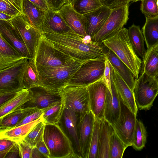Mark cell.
<instances>
[{
	"mask_svg": "<svg viewBox=\"0 0 158 158\" xmlns=\"http://www.w3.org/2000/svg\"><path fill=\"white\" fill-rule=\"evenodd\" d=\"M42 34L55 48L82 63L106 57L107 48L88 35L82 36L72 30L63 34L42 32Z\"/></svg>",
	"mask_w": 158,
	"mask_h": 158,
	"instance_id": "obj_1",
	"label": "cell"
},
{
	"mask_svg": "<svg viewBox=\"0 0 158 158\" xmlns=\"http://www.w3.org/2000/svg\"><path fill=\"white\" fill-rule=\"evenodd\" d=\"M102 43L126 65L136 79L138 78L142 61L132 46L127 29L123 27Z\"/></svg>",
	"mask_w": 158,
	"mask_h": 158,
	"instance_id": "obj_2",
	"label": "cell"
},
{
	"mask_svg": "<svg viewBox=\"0 0 158 158\" xmlns=\"http://www.w3.org/2000/svg\"><path fill=\"white\" fill-rule=\"evenodd\" d=\"M43 140L50 158H77L70 140L58 124H45Z\"/></svg>",
	"mask_w": 158,
	"mask_h": 158,
	"instance_id": "obj_3",
	"label": "cell"
},
{
	"mask_svg": "<svg viewBox=\"0 0 158 158\" xmlns=\"http://www.w3.org/2000/svg\"><path fill=\"white\" fill-rule=\"evenodd\" d=\"M83 63L73 59L60 66L39 71L40 84L48 89L59 90L69 84Z\"/></svg>",
	"mask_w": 158,
	"mask_h": 158,
	"instance_id": "obj_4",
	"label": "cell"
},
{
	"mask_svg": "<svg viewBox=\"0 0 158 158\" xmlns=\"http://www.w3.org/2000/svg\"><path fill=\"white\" fill-rule=\"evenodd\" d=\"M73 59L55 48L42 35L34 58L38 72L60 66Z\"/></svg>",
	"mask_w": 158,
	"mask_h": 158,
	"instance_id": "obj_5",
	"label": "cell"
},
{
	"mask_svg": "<svg viewBox=\"0 0 158 158\" xmlns=\"http://www.w3.org/2000/svg\"><path fill=\"white\" fill-rule=\"evenodd\" d=\"M65 107L73 110L77 116L91 111L87 86L68 85L59 90Z\"/></svg>",
	"mask_w": 158,
	"mask_h": 158,
	"instance_id": "obj_6",
	"label": "cell"
},
{
	"mask_svg": "<svg viewBox=\"0 0 158 158\" xmlns=\"http://www.w3.org/2000/svg\"><path fill=\"white\" fill-rule=\"evenodd\" d=\"M134 93L138 109L149 110L158 95V82L143 72L136 80Z\"/></svg>",
	"mask_w": 158,
	"mask_h": 158,
	"instance_id": "obj_7",
	"label": "cell"
},
{
	"mask_svg": "<svg viewBox=\"0 0 158 158\" xmlns=\"http://www.w3.org/2000/svg\"><path fill=\"white\" fill-rule=\"evenodd\" d=\"M106 58L83 63L68 85L88 86L102 80L104 75Z\"/></svg>",
	"mask_w": 158,
	"mask_h": 158,
	"instance_id": "obj_8",
	"label": "cell"
},
{
	"mask_svg": "<svg viewBox=\"0 0 158 158\" xmlns=\"http://www.w3.org/2000/svg\"><path fill=\"white\" fill-rule=\"evenodd\" d=\"M119 96L120 114L117 120L111 125L115 132L127 147L132 146L136 115L126 105L119 95Z\"/></svg>",
	"mask_w": 158,
	"mask_h": 158,
	"instance_id": "obj_9",
	"label": "cell"
},
{
	"mask_svg": "<svg viewBox=\"0 0 158 158\" xmlns=\"http://www.w3.org/2000/svg\"><path fill=\"white\" fill-rule=\"evenodd\" d=\"M129 4L112 9L104 25L95 35L91 37L94 41L102 42L123 28L128 19Z\"/></svg>",
	"mask_w": 158,
	"mask_h": 158,
	"instance_id": "obj_10",
	"label": "cell"
},
{
	"mask_svg": "<svg viewBox=\"0 0 158 158\" xmlns=\"http://www.w3.org/2000/svg\"><path fill=\"white\" fill-rule=\"evenodd\" d=\"M10 22L25 44L31 58L34 59L42 32L30 25L22 15L13 17Z\"/></svg>",
	"mask_w": 158,
	"mask_h": 158,
	"instance_id": "obj_11",
	"label": "cell"
},
{
	"mask_svg": "<svg viewBox=\"0 0 158 158\" xmlns=\"http://www.w3.org/2000/svg\"><path fill=\"white\" fill-rule=\"evenodd\" d=\"M27 59L0 71V93L19 91L23 89V75Z\"/></svg>",
	"mask_w": 158,
	"mask_h": 158,
	"instance_id": "obj_12",
	"label": "cell"
},
{
	"mask_svg": "<svg viewBox=\"0 0 158 158\" xmlns=\"http://www.w3.org/2000/svg\"><path fill=\"white\" fill-rule=\"evenodd\" d=\"M28 90L32 98L23 106L24 107H35L42 109L63 99L59 90L49 89L41 85L32 86Z\"/></svg>",
	"mask_w": 158,
	"mask_h": 158,
	"instance_id": "obj_13",
	"label": "cell"
},
{
	"mask_svg": "<svg viewBox=\"0 0 158 158\" xmlns=\"http://www.w3.org/2000/svg\"><path fill=\"white\" fill-rule=\"evenodd\" d=\"M95 120L91 111L77 116V131L82 158L88 157Z\"/></svg>",
	"mask_w": 158,
	"mask_h": 158,
	"instance_id": "obj_14",
	"label": "cell"
},
{
	"mask_svg": "<svg viewBox=\"0 0 158 158\" xmlns=\"http://www.w3.org/2000/svg\"><path fill=\"white\" fill-rule=\"evenodd\" d=\"M91 111L95 118H104L105 101L108 88L102 79L87 86Z\"/></svg>",
	"mask_w": 158,
	"mask_h": 158,
	"instance_id": "obj_15",
	"label": "cell"
},
{
	"mask_svg": "<svg viewBox=\"0 0 158 158\" xmlns=\"http://www.w3.org/2000/svg\"><path fill=\"white\" fill-rule=\"evenodd\" d=\"M58 11L67 24L74 32L82 36H88L84 15L76 11L70 2L65 4Z\"/></svg>",
	"mask_w": 158,
	"mask_h": 158,
	"instance_id": "obj_16",
	"label": "cell"
},
{
	"mask_svg": "<svg viewBox=\"0 0 158 158\" xmlns=\"http://www.w3.org/2000/svg\"><path fill=\"white\" fill-rule=\"evenodd\" d=\"M62 118L65 128L64 131L72 143L77 158H82L78 135L76 113L72 110L65 107Z\"/></svg>",
	"mask_w": 158,
	"mask_h": 158,
	"instance_id": "obj_17",
	"label": "cell"
},
{
	"mask_svg": "<svg viewBox=\"0 0 158 158\" xmlns=\"http://www.w3.org/2000/svg\"><path fill=\"white\" fill-rule=\"evenodd\" d=\"M112 9L102 6L97 10L84 15L87 34L91 37L102 28L111 14Z\"/></svg>",
	"mask_w": 158,
	"mask_h": 158,
	"instance_id": "obj_18",
	"label": "cell"
},
{
	"mask_svg": "<svg viewBox=\"0 0 158 158\" xmlns=\"http://www.w3.org/2000/svg\"><path fill=\"white\" fill-rule=\"evenodd\" d=\"M111 78L120 97L131 111L137 115L138 109L133 91L110 64Z\"/></svg>",
	"mask_w": 158,
	"mask_h": 158,
	"instance_id": "obj_19",
	"label": "cell"
},
{
	"mask_svg": "<svg viewBox=\"0 0 158 158\" xmlns=\"http://www.w3.org/2000/svg\"><path fill=\"white\" fill-rule=\"evenodd\" d=\"M0 34L22 56L27 58H31L26 47L10 21L0 20Z\"/></svg>",
	"mask_w": 158,
	"mask_h": 158,
	"instance_id": "obj_20",
	"label": "cell"
},
{
	"mask_svg": "<svg viewBox=\"0 0 158 158\" xmlns=\"http://www.w3.org/2000/svg\"><path fill=\"white\" fill-rule=\"evenodd\" d=\"M111 92L108 90L105 101L104 119L111 124L118 118L120 112V103L118 93L111 78Z\"/></svg>",
	"mask_w": 158,
	"mask_h": 158,
	"instance_id": "obj_21",
	"label": "cell"
},
{
	"mask_svg": "<svg viewBox=\"0 0 158 158\" xmlns=\"http://www.w3.org/2000/svg\"><path fill=\"white\" fill-rule=\"evenodd\" d=\"M72 30L58 11L49 8L45 12L41 32L63 34Z\"/></svg>",
	"mask_w": 158,
	"mask_h": 158,
	"instance_id": "obj_22",
	"label": "cell"
},
{
	"mask_svg": "<svg viewBox=\"0 0 158 158\" xmlns=\"http://www.w3.org/2000/svg\"><path fill=\"white\" fill-rule=\"evenodd\" d=\"M106 57L111 65L134 92L137 79L130 69L113 52L107 48Z\"/></svg>",
	"mask_w": 158,
	"mask_h": 158,
	"instance_id": "obj_23",
	"label": "cell"
},
{
	"mask_svg": "<svg viewBox=\"0 0 158 158\" xmlns=\"http://www.w3.org/2000/svg\"><path fill=\"white\" fill-rule=\"evenodd\" d=\"M45 12L40 9L28 0H23L22 16L32 26L40 31Z\"/></svg>",
	"mask_w": 158,
	"mask_h": 158,
	"instance_id": "obj_24",
	"label": "cell"
},
{
	"mask_svg": "<svg viewBox=\"0 0 158 158\" xmlns=\"http://www.w3.org/2000/svg\"><path fill=\"white\" fill-rule=\"evenodd\" d=\"M32 98L28 89H22L12 98L0 106V118L22 107Z\"/></svg>",
	"mask_w": 158,
	"mask_h": 158,
	"instance_id": "obj_25",
	"label": "cell"
},
{
	"mask_svg": "<svg viewBox=\"0 0 158 158\" xmlns=\"http://www.w3.org/2000/svg\"><path fill=\"white\" fill-rule=\"evenodd\" d=\"M145 17L142 31L147 47V54L158 44V16Z\"/></svg>",
	"mask_w": 158,
	"mask_h": 158,
	"instance_id": "obj_26",
	"label": "cell"
},
{
	"mask_svg": "<svg viewBox=\"0 0 158 158\" xmlns=\"http://www.w3.org/2000/svg\"><path fill=\"white\" fill-rule=\"evenodd\" d=\"M43 121L42 115L37 120L10 129L0 131V139L17 142L24 138L40 122Z\"/></svg>",
	"mask_w": 158,
	"mask_h": 158,
	"instance_id": "obj_27",
	"label": "cell"
},
{
	"mask_svg": "<svg viewBox=\"0 0 158 158\" xmlns=\"http://www.w3.org/2000/svg\"><path fill=\"white\" fill-rule=\"evenodd\" d=\"M39 109L36 107H22L0 118V131L16 127L17 124L27 116Z\"/></svg>",
	"mask_w": 158,
	"mask_h": 158,
	"instance_id": "obj_28",
	"label": "cell"
},
{
	"mask_svg": "<svg viewBox=\"0 0 158 158\" xmlns=\"http://www.w3.org/2000/svg\"><path fill=\"white\" fill-rule=\"evenodd\" d=\"M114 131L111 124L102 120L98 158H109L111 139Z\"/></svg>",
	"mask_w": 158,
	"mask_h": 158,
	"instance_id": "obj_29",
	"label": "cell"
},
{
	"mask_svg": "<svg viewBox=\"0 0 158 158\" xmlns=\"http://www.w3.org/2000/svg\"><path fill=\"white\" fill-rule=\"evenodd\" d=\"M129 40L135 53L142 59L145 58L147 50L144 47L145 40L142 31L139 26L133 24L128 29Z\"/></svg>",
	"mask_w": 158,
	"mask_h": 158,
	"instance_id": "obj_30",
	"label": "cell"
},
{
	"mask_svg": "<svg viewBox=\"0 0 158 158\" xmlns=\"http://www.w3.org/2000/svg\"><path fill=\"white\" fill-rule=\"evenodd\" d=\"M40 85L38 72L34 59L27 58L23 75L22 85L23 89Z\"/></svg>",
	"mask_w": 158,
	"mask_h": 158,
	"instance_id": "obj_31",
	"label": "cell"
},
{
	"mask_svg": "<svg viewBox=\"0 0 158 158\" xmlns=\"http://www.w3.org/2000/svg\"><path fill=\"white\" fill-rule=\"evenodd\" d=\"M65 108L64 100L43 108V121L45 124H58L62 118Z\"/></svg>",
	"mask_w": 158,
	"mask_h": 158,
	"instance_id": "obj_32",
	"label": "cell"
},
{
	"mask_svg": "<svg viewBox=\"0 0 158 158\" xmlns=\"http://www.w3.org/2000/svg\"><path fill=\"white\" fill-rule=\"evenodd\" d=\"M143 72L155 78L158 74V52L154 48L146 54Z\"/></svg>",
	"mask_w": 158,
	"mask_h": 158,
	"instance_id": "obj_33",
	"label": "cell"
},
{
	"mask_svg": "<svg viewBox=\"0 0 158 158\" xmlns=\"http://www.w3.org/2000/svg\"><path fill=\"white\" fill-rule=\"evenodd\" d=\"M70 2L76 11L83 15L92 12L103 6L100 0H73Z\"/></svg>",
	"mask_w": 158,
	"mask_h": 158,
	"instance_id": "obj_34",
	"label": "cell"
},
{
	"mask_svg": "<svg viewBox=\"0 0 158 158\" xmlns=\"http://www.w3.org/2000/svg\"><path fill=\"white\" fill-rule=\"evenodd\" d=\"M23 0H0V12L13 17L23 15Z\"/></svg>",
	"mask_w": 158,
	"mask_h": 158,
	"instance_id": "obj_35",
	"label": "cell"
},
{
	"mask_svg": "<svg viewBox=\"0 0 158 158\" xmlns=\"http://www.w3.org/2000/svg\"><path fill=\"white\" fill-rule=\"evenodd\" d=\"M146 139L145 127L140 120L137 119L131 146L136 150H141L145 147Z\"/></svg>",
	"mask_w": 158,
	"mask_h": 158,
	"instance_id": "obj_36",
	"label": "cell"
},
{
	"mask_svg": "<svg viewBox=\"0 0 158 158\" xmlns=\"http://www.w3.org/2000/svg\"><path fill=\"white\" fill-rule=\"evenodd\" d=\"M102 120L95 118L88 158H98Z\"/></svg>",
	"mask_w": 158,
	"mask_h": 158,
	"instance_id": "obj_37",
	"label": "cell"
},
{
	"mask_svg": "<svg viewBox=\"0 0 158 158\" xmlns=\"http://www.w3.org/2000/svg\"><path fill=\"white\" fill-rule=\"evenodd\" d=\"M127 147L114 131L111 140L109 158H122Z\"/></svg>",
	"mask_w": 158,
	"mask_h": 158,
	"instance_id": "obj_38",
	"label": "cell"
},
{
	"mask_svg": "<svg viewBox=\"0 0 158 158\" xmlns=\"http://www.w3.org/2000/svg\"><path fill=\"white\" fill-rule=\"evenodd\" d=\"M45 125L43 121L39 123L24 139L32 147L35 146L38 142L43 140Z\"/></svg>",
	"mask_w": 158,
	"mask_h": 158,
	"instance_id": "obj_39",
	"label": "cell"
},
{
	"mask_svg": "<svg viewBox=\"0 0 158 158\" xmlns=\"http://www.w3.org/2000/svg\"><path fill=\"white\" fill-rule=\"evenodd\" d=\"M140 10L145 17L158 16V6L156 0H142Z\"/></svg>",
	"mask_w": 158,
	"mask_h": 158,
	"instance_id": "obj_40",
	"label": "cell"
},
{
	"mask_svg": "<svg viewBox=\"0 0 158 158\" xmlns=\"http://www.w3.org/2000/svg\"><path fill=\"white\" fill-rule=\"evenodd\" d=\"M0 56L6 58H14L23 56L7 42L1 34Z\"/></svg>",
	"mask_w": 158,
	"mask_h": 158,
	"instance_id": "obj_41",
	"label": "cell"
},
{
	"mask_svg": "<svg viewBox=\"0 0 158 158\" xmlns=\"http://www.w3.org/2000/svg\"><path fill=\"white\" fill-rule=\"evenodd\" d=\"M16 143V142L9 139H0V158H5Z\"/></svg>",
	"mask_w": 158,
	"mask_h": 158,
	"instance_id": "obj_42",
	"label": "cell"
},
{
	"mask_svg": "<svg viewBox=\"0 0 158 158\" xmlns=\"http://www.w3.org/2000/svg\"><path fill=\"white\" fill-rule=\"evenodd\" d=\"M16 143L19 147L20 157L22 158H31V152L33 147L24 139Z\"/></svg>",
	"mask_w": 158,
	"mask_h": 158,
	"instance_id": "obj_43",
	"label": "cell"
},
{
	"mask_svg": "<svg viewBox=\"0 0 158 158\" xmlns=\"http://www.w3.org/2000/svg\"><path fill=\"white\" fill-rule=\"evenodd\" d=\"M25 58H27L23 56L6 58L0 56V71L10 67Z\"/></svg>",
	"mask_w": 158,
	"mask_h": 158,
	"instance_id": "obj_44",
	"label": "cell"
},
{
	"mask_svg": "<svg viewBox=\"0 0 158 158\" xmlns=\"http://www.w3.org/2000/svg\"><path fill=\"white\" fill-rule=\"evenodd\" d=\"M44 109H38L32 112L19 122L16 127L30 123L37 120L42 115Z\"/></svg>",
	"mask_w": 158,
	"mask_h": 158,
	"instance_id": "obj_45",
	"label": "cell"
},
{
	"mask_svg": "<svg viewBox=\"0 0 158 158\" xmlns=\"http://www.w3.org/2000/svg\"><path fill=\"white\" fill-rule=\"evenodd\" d=\"M103 5L111 9L129 4L131 0H100Z\"/></svg>",
	"mask_w": 158,
	"mask_h": 158,
	"instance_id": "obj_46",
	"label": "cell"
},
{
	"mask_svg": "<svg viewBox=\"0 0 158 158\" xmlns=\"http://www.w3.org/2000/svg\"><path fill=\"white\" fill-rule=\"evenodd\" d=\"M102 81L105 83L108 89L111 92L110 64L106 57L105 60V68Z\"/></svg>",
	"mask_w": 158,
	"mask_h": 158,
	"instance_id": "obj_47",
	"label": "cell"
},
{
	"mask_svg": "<svg viewBox=\"0 0 158 158\" xmlns=\"http://www.w3.org/2000/svg\"><path fill=\"white\" fill-rule=\"evenodd\" d=\"M49 8L58 11L65 4V0H45Z\"/></svg>",
	"mask_w": 158,
	"mask_h": 158,
	"instance_id": "obj_48",
	"label": "cell"
},
{
	"mask_svg": "<svg viewBox=\"0 0 158 158\" xmlns=\"http://www.w3.org/2000/svg\"><path fill=\"white\" fill-rule=\"evenodd\" d=\"M19 91H12L0 93V106L12 98Z\"/></svg>",
	"mask_w": 158,
	"mask_h": 158,
	"instance_id": "obj_49",
	"label": "cell"
},
{
	"mask_svg": "<svg viewBox=\"0 0 158 158\" xmlns=\"http://www.w3.org/2000/svg\"><path fill=\"white\" fill-rule=\"evenodd\" d=\"M35 147L46 158H50L49 151L43 140L38 142Z\"/></svg>",
	"mask_w": 158,
	"mask_h": 158,
	"instance_id": "obj_50",
	"label": "cell"
},
{
	"mask_svg": "<svg viewBox=\"0 0 158 158\" xmlns=\"http://www.w3.org/2000/svg\"><path fill=\"white\" fill-rule=\"evenodd\" d=\"M38 8L43 11H46L49 7L45 0H28Z\"/></svg>",
	"mask_w": 158,
	"mask_h": 158,
	"instance_id": "obj_51",
	"label": "cell"
},
{
	"mask_svg": "<svg viewBox=\"0 0 158 158\" xmlns=\"http://www.w3.org/2000/svg\"><path fill=\"white\" fill-rule=\"evenodd\" d=\"M46 158L35 147L33 148L31 155V158Z\"/></svg>",
	"mask_w": 158,
	"mask_h": 158,
	"instance_id": "obj_52",
	"label": "cell"
},
{
	"mask_svg": "<svg viewBox=\"0 0 158 158\" xmlns=\"http://www.w3.org/2000/svg\"><path fill=\"white\" fill-rule=\"evenodd\" d=\"M13 17L5 14L4 13L0 12V20L5 21H10Z\"/></svg>",
	"mask_w": 158,
	"mask_h": 158,
	"instance_id": "obj_53",
	"label": "cell"
},
{
	"mask_svg": "<svg viewBox=\"0 0 158 158\" xmlns=\"http://www.w3.org/2000/svg\"><path fill=\"white\" fill-rule=\"evenodd\" d=\"M154 48L158 52V44Z\"/></svg>",
	"mask_w": 158,
	"mask_h": 158,
	"instance_id": "obj_54",
	"label": "cell"
},
{
	"mask_svg": "<svg viewBox=\"0 0 158 158\" xmlns=\"http://www.w3.org/2000/svg\"><path fill=\"white\" fill-rule=\"evenodd\" d=\"M142 0H131V2H136L139 1H141Z\"/></svg>",
	"mask_w": 158,
	"mask_h": 158,
	"instance_id": "obj_55",
	"label": "cell"
},
{
	"mask_svg": "<svg viewBox=\"0 0 158 158\" xmlns=\"http://www.w3.org/2000/svg\"><path fill=\"white\" fill-rule=\"evenodd\" d=\"M73 0H65V3H69L70 2Z\"/></svg>",
	"mask_w": 158,
	"mask_h": 158,
	"instance_id": "obj_56",
	"label": "cell"
},
{
	"mask_svg": "<svg viewBox=\"0 0 158 158\" xmlns=\"http://www.w3.org/2000/svg\"><path fill=\"white\" fill-rule=\"evenodd\" d=\"M155 79L158 82V74L156 77L155 78Z\"/></svg>",
	"mask_w": 158,
	"mask_h": 158,
	"instance_id": "obj_57",
	"label": "cell"
},
{
	"mask_svg": "<svg viewBox=\"0 0 158 158\" xmlns=\"http://www.w3.org/2000/svg\"><path fill=\"white\" fill-rule=\"evenodd\" d=\"M156 1H157V4H158V0H156Z\"/></svg>",
	"mask_w": 158,
	"mask_h": 158,
	"instance_id": "obj_58",
	"label": "cell"
}]
</instances>
